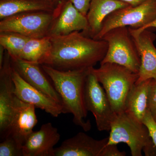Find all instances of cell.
<instances>
[{
	"label": "cell",
	"mask_w": 156,
	"mask_h": 156,
	"mask_svg": "<svg viewBox=\"0 0 156 156\" xmlns=\"http://www.w3.org/2000/svg\"><path fill=\"white\" fill-rule=\"evenodd\" d=\"M151 80L135 83L126 101L125 112L141 124L147 110L148 92Z\"/></svg>",
	"instance_id": "ac0fdd59"
},
{
	"label": "cell",
	"mask_w": 156,
	"mask_h": 156,
	"mask_svg": "<svg viewBox=\"0 0 156 156\" xmlns=\"http://www.w3.org/2000/svg\"><path fill=\"white\" fill-rule=\"evenodd\" d=\"M11 62L13 68L27 83L62 106L60 95L40 69V64L20 58H11Z\"/></svg>",
	"instance_id": "9a60e30c"
},
{
	"label": "cell",
	"mask_w": 156,
	"mask_h": 156,
	"mask_svg": "<svg viewBox=\"0 0 156 156\" xmlns=\"http://www.w3.org/2000/svg\"><path fill=\"white\" fill-rule=\"evenodd\" d=\"M48 1L53 3L55 6V0H48ZM55 7H56V6H55Z\"/></svg>",
	"instance_id": "4dcf8cb0"
},
{
	"label": "cell",
	"mask_w": 156,
	"mask_h": 156,
	"mask_svg": "<svg viewBox=\"0 0 156 156\" xmlns=\"http://www.w3.org/2000/svg\"><path fill=\"white\" fill-rule=\"evenodd\" d=\"M124 143L128 145L132 156H156V147L147 128L136 122L124 112L117 115L112 123L107 144Z\"/></svg>",
	"instance_id": "277c9868"
},
{
	"label": "cell",
	"mask_w": 156,
	"mask_h": 156,
	"mask_svg": "<svg viewBox=\"0 0 156 156\" xmlns=\"http://www.w3.org/2000/svg\"><path fill=\"white\" fill-rule=\"evenodd\" d=\"M54 11H29L6 17L1 20L0 32H14L30 38L44 37L55 17Z\"/></svg>",
	"instance_id": "52a82bcc"
},
{
	"label": "cell",
	"mask_w": 156,
	"mask_h": 156,
	"mask_svg": "<svg viewBox=\"0 0 156 156\" xmlns=\"http://www.w3.org/2000/svg\"><path fill=\"white\" fill-rule=\"evenodd\" d=\"M91 71L102 85L115 112H124L127 98L138 79V73L109 62L100 64L98 69L92 67Z\"/></svg>",
	"instance_id": "3957f363"
},
{
	"label": "cell",
	"mask_w": 156,
	"mask_h": 156,
	"mask_svg": "<svg viewBox=\"0 0 156 156\" xmlns=\"http://www.w3.org/2000/svg\"><path fill=\"white\" fill-rule=\"evenodd\" d=\"M108 137L98 140L83 132L65 140L56 148L55 156H101Z\"/></svg>",
	"instance_id": "2e32d148"
},
{
	"label": "cell",
	"mask_w": 156,
	"mask_h": 156,
	"mask_svg": "<svg viewBox=\"0 0 156 156\" xmlns=\"http://www.w3.org/2000/svg\"><path fill=\"white\" fill-rule=\"evenodd\" d=\"M125 151H121L117 147V144H107L102 151L101 156H125Z\"/></svg>",
	"instance_id": "d4e9b609"
},
{
	"label": "cell",
	"mask_w": 156,
	"mask_h": 156,
	"mask_svg": "<svg viewBox=\"0 0 156 156\" xmlns=\"http://www.w3.org/2000/svg\"><path fill=\"white\" fill-rule=\"evenodd\" d=\"M143 124L147 128L150 136L156 147V122L148 109L143 120Z\"/></svg>",
	"instance_id": "cb8c5ba5"
},
{
	"label": "cell",
	"mask_w": 156,
	"mask_h": 156,
	"mask_svg": "<svg viewBox=\"0 0 156 156\" xmlns=\"http://www.w3.org/2000/svg\"><path fill=\"white\" fill-rule=\"evenodd\" d=\"M117 1L127 3L130 5L135 6L141 4L146 0H117Z\"/></svg>",
	"instance_id": "4316f807"
},
{
	"label": "cell",
	"mask_w": 156,
	"mask_h": 156,
	"mask_svg": "<svg viewBox=\"0 0 156 156\" xmlns=\"http://www.w3.org/2000/svg\"><path fill=\"white\" fill-rule=\"evenodd\" d=\"M52 50L44 64L60 70L94 67L106 55L107 42L95 40L82 32L50 37Z\"/></svg>",
	"instance_id": "6da1fadb"
},
{
	"label": "cell",
	"mask_w": 156,
	"mask_h": 156,
	"mask_svg": "<svg viewBox=\"0 0 156 156\" xmlns=\"http://www.w3.org/2000/svg\"><path fill=\"white\" fill-rule=\"evenodd\" d=\"M12 71L11 56L5 50L2 66L0 68V133L2 139L10 126L14 112L15 96Z\"/></svg>",
	"instance_id": "8fae6325"
},
{
	"label": "cell",
	"mask_w": 156,
	"mask_h": 156,
	"mask_svg": "<svg viewBox=\"0 0 156 156\" xmlns=\"http://www.w3.org/2000/svg\"><path fill=\"white\" fill-rule=\"evenodd\" d=\"M5 50L2 46L0 45V68L2 66L5 57Z\"/></svg>",
	"instance_id": "83f0119b"
},
{
	"label": "cell",
	"mask_w": 156,
	"mask_h": 156,
	"mask_svg": "<svg viewBox=\"0 0 156 156\" xmlns=\"http://www.w3.org/2000/svg\"><path fill=\"white\" fill-rule=\"evenodd\" d=\"M156 18V0H146L137 5H129L110 14L94 39L101 40L108 31L119 27L142 28Z\"/></svg>",
	"instance_id": "8992f818"
},
{
	"label": "cell",
	"mask_w": 156,
	"mask_h": 156,
	"mask_svg": "<svg viewBox=\"0 0 156 156\" xmlns=\"http://www.w3.org/2000/svg\"><path fill=\"white\" fill-rule=\"evenodd\" d=\"M52 50L50 37L41 38H29L23 50L20 58L37 63L44 64Z\"/></svg>",
	"instance_id": "ffe728a7"
},
{
	"label": "cell",
	"mask_w": 156,
	"mask_h": 156,
	"mask_svg": "<svg viewBox=\"0 0 156 156\" xmlns=\"http://www.w3.org/2000/svg\"><path fill=\"white\" fill-rule=\"evenodd\" d=\"M129 28L141 60L136 84L150 79L156 80V48L154 45L156 34L151 28Z\"/></svg>",
	"instance_id": "30bf717a"
},
{
	"label": "cell",
	"mask_w": 156,
	"mask_h": 156,
	"mask_svg": "<svg viewBox=\"0 0 156 156\" xmlns=\"http://www.w3.org/2000/svg\"><path fill=\"white\" fill-rule=\"evenodd\" d=\"M129 5L127 3L117 0H92L87 15L89 29L85 35L95 38L101 30L104 20L108 15Z\"/></svg>",
	"instance_id": "e0dca14e"
},
{
	"label": "cell",
	"mask_w": 156,
	"mask_h": 156,
	"mask_svg": "<svg viewBox=\"0 0 156 156\" xmlns=\"http://www.w3.org/2000/svg\"><path fill=\"white\" fill-rule=\"evenodd\" d=\"M54 12L55 17L48 36H61L80 31L85 34L88 31L89 24L87 16L78 11L70 0L58 4Z\"/></svg>",
	"instance_id": "9c48e42d"
},
{
	"label": "cell",
	"mask_w": 156,
	"mask_h": 156,
	"mask_svg": "<svg viewBox=\"0 0 156 156\" xmlns=\"http://www.w3.org/2000/svg\"><path fill=\"white\" fill-rule=\"evenodd\" d=\"M60 139L58 129L45 123L28 136L23 146V156H55L54 147Z\"/></svg>",
	"instance_id": "5bb4252c"
},
{
	"label": "cell",
	"mask_w": 156,
	"mask_h": 156,
	"mask_svg": "<svg viewBox=\"0 0 156 156\" xmlns=\"http://www.w3.org/2000/svg\"><path fill=\"white\" fill-rule=\"evenodd\" d=\"M12 79L14 95L20 100L32 105L55 118L64 113L61 104L27 83L13 68Z\"/></svg>",
	"instance_id": "7c38bea8"
},
{
	"label": "cell",
	"mask_w": 156,
	"mask_h": 156,
	"mask_svg": "<svg viewBox=\"0 0 156 156\" xmlns=\"http://www.w3.org/2000/svg\"><path fill=\"white\" fill-rule=\"evenodd\" d=\"M147 109L156 122V80L151 79L147 97Z\"/></svg>",
	"instance_id": "603a6c76"
},
{
	"label": "cell",
	"mask_w": 156,
	"mask_h": 156,
	"mask_svg": "<svg viewBox=\"0 0 156 156\" xmlns=\"http://www.w3.org/2000/svg\"><path fill=\"white\" fill-rule=\"evenodd\" d=\"M42 69L52 81L62 101L65 113L73 115V122L84 131L91 129L89 120L86 121L88 111L85 103V87L91 68L63 71L42 65Z\"/></svg>",
	"instance_id": "7a4b0ae2"
},
{
	"label": "cell",
	"mask_w": 156,
	"mask_h": 156,
	"mask_svg": "<svg viewBox=\"0 0 156 156\" xmlns=\"http://www.w3.org/2000/svg\"><path fill=\"white\" fill-rule=\"evenodd\" d=\"M148 28H156V18L153 22L149 24L146 26L142 28L139 29L140 30L146 29Z\"/></svg>",
	"instance_id": "f1b7e54d"
},
{
	"label": "cell",
	"mask_w": 156,
	"mask_h": 156,
	"mask_svg": "<svg viewBox=\"0 0 156 156\" xmlns=\"http://www.w3.org/2000/svg\"><path fill=\"white\" fill-rule=\"evenodd\" d=\"M29 38L14 32H0V45L8 52L11 58H20Z\"/></svg>",
	"instance_id": "44dd1931"
},
{
	"label": "cell",
	"mask_w": 156,
	"mask_h": 156,
	"mask_svg": "<svg viewBox=\"0 0 156 156\" xmlns=\"http://www.w3.org/2000/svg\"><path fill=\"white\" fill-rule=\"evenodd\" d=\"M0 156H23V147L13 137L6 136L0 143Z\"/></svg>",
	"instance_id": "7402d4cb"
},
{
	"label": "cell",
	"mask_w": 156,
	"mask_h": 156,
	"mask_svg": "<svg viewBox=\"0 0 156 156\" xmlns=\"http://www.w3.org/2000/svg\"><path fill=\"white\" fill-rule=\"evenodd\" d=\"M55 8L48 0H0V19L29 11L53 12Z\"/></svg>",
	"instance_id": "d6986e66"
},
{
	"label": "cell",
	"mask_w": 156,
	"mask_h": 156,
	"mask_svg": "<svg viewBox=\"0 0 156 156\" xmlns=\"http://www.w3.org/2000/svg\"><path fill=\"white\" fill-rule=\"evenodd\" d=\"M92 0H70L78 11L87 16Z\"/></svg>",
	"instance_id": "484cf974"
},
{
	"label": "cell",
	"mask_w": 156,
	"mask_h": 156,
	"mask_svg": "<svg viewBox=\"0 0 156 156\" xmlns=\"http://www.w3.org/2000/svg\"><path fill=\"white\" fill-rule=\"evenodd\" d=\"M101 40L108 43L106 55L100 64L109 62L125 66L136 73L139 72L141 60L129 27H119L112 29Z\"/></svg>",
	"instance_id": "5b68a950"
},
{
	"label": "cell",
	"mask_w": 156,
	"mask_h": 156,
	"mask_svg": "<svg viewBox=\"0 0 156 156\" xmlns=\"http://www.w3.org/2000/svg\"><path fill=\"white\" fill-rule=\"evenodd\" d=\"M84 97L86 108L95 117L98 131H110L117 114L104 89L91 71V69L86 80Z\"/></svg>",
	"instance_id": "ba28073f"
},
{
	"label": "cell",
	"mask_w": 156,
	"mask_h": 156,
	"mask_svg": "<svg viewBox=\"0 0 156 156\" xmlns=\"http://www.w3.org/2000/svg\"><path fill=\"white\" fill-rule=\"evenodd\" d=\"M64 1H65V0H55V6H56V7L58 4Z\"/></svg>",
	"instance_id": "f546056e"
},
{
	"label": "cell",
	"mask_w": 156,
	"mask_h": 156,
	"mask_svg": "<svg viewBox=\"0 0 156 156\" xmlns=\"http://www.w3.org/2000/svg\"><path fill=\"white\" fill-rule=\"evenodd\" d=\"M37 122L35 107L23 102L15 96L13 117L3 139L11 136L23 147Z\"/></svg>",
	"instance_id": "4fadbf2b"
}]
</instances>
